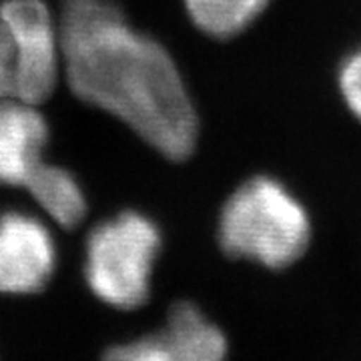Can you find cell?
Returning a JSON list of instances; mask_svg holds the SVG:
<instances>
[{"label": "cell", "mask_w": 361, "mask_h": 361, "mask_svg": "<svg viewBox=\"0 0 361 361\" xmlns=\"http://www.w3.org/2000/svg\"><path fill=\"white\" fill-rule=\"evenodd\" d=\"M59 30L63 77L80 101L116 116L171 161L193 153L197 109L161 42L130 26L113 0H65Z\"/></svg>", "instance_id": "obj_1"}, {"label": "cell", "mask_w": 361, "mask_h": 361, "mask_svg": "<svg viewBox=\"0 0 361 361\" xmlns=\"http://www.w3.org/2000/svg\"><path fill=\"white\" fill-rule=\"evenodd\" d=\"M219 245L233 259L283 269L305 253L311 219L283 183L259 175L237 187L219 215Z\"/></svg>", "instance_id": "obj_2"}, {"label": "cell", "mask_w": 361, "mask_h": 361, "mask_svg": "<svg viewBox=\"0 0 361 361\" xmlns=\"http://www.w3.org/2000/svg\"><path fill=\"white\" fill-rule=\"evenodd\" d=\"M161 243L155 221L139 211H121L99 223L85 245V279L92 295L121 311L142 307Z\"/></svg>", "instance_id": "obj_3"}, {"label": "cell", "mask_w": 361, "mask_h": 361, "mask_svg": "<svg viewBox=\"0 0 361 361\" xmlns=\"http://www.w3.org/2000/svg\"><path fill=\"white\" fill-rule=\"evenodd\" d=\"M0 65L13 97L40 104L63 77L59 20L44 0H4L0 4Z\"/></svg>", "instance_id": "obj_4"}, {"label": "cell", "mask_w": 361, "mask_h": 361, "mask_svg": "<svg viewBox=\"0 0 361 361\" xmlns=\"http://www.w3.org/2000/svg\"><path fill=\"white\" fill-rule=\"evenodd\" d=\"M225 334L193 303H175L155 334L106 349L103 361H225Z\"/></svg>", "instance_id": "obj_5"}, {"label": "cell", "mask_w": 361, "mask_h": 361, "mask_svg": "<svg viewBox=\"0 0 361 361\" xmlns=\"http://www.w3.org/2000/svg\"><path fill=\"white\" fill-rule=\"evenodd\" d=\"M56 243L51 229L25 211L0 215V293L32 295L51 283Z\"/></svg>", "instance_id": "obj_6"}, {"label": "cell", "mask_w": 361, "mask_h": 361, "mask_svg": "<svg viewBox=\"0 0 361 361\" xmlns=\"http://www.w3.org/2000/svg\"><path fill=\"white\" fill-rule=\"evenodd\" d=\"M49 123L39 104L16 97L0 99V183L25 187L32 171L44 161Z\"/></svg>", "instance_id": "obj_7"}, {"label": "cell", "mask_w": 361, "mask_h": 361, "mask_svg": "<svg viewBox=\"0 0 361 361\" xmlns=\"http://www.w3.org/2000/svg\"><path fill=\"white\" fill-rule=\"evenodd\" d=\"M39 209L65 229L78 227L89 211V203L78 179L59 165L40 163L25 183Z\"/></svg>", "instance_id": "obj_8"}, {"label": "cell", "mask_w": 361, "mask_h": 361, "mask_svg": "<svg viewBox=\"0 0 361 361\" xmlns=\"http://www.w3.org/2000/svg\"><path fill=\"white\" fill-rule=\"evenodd\" d=\"M269 0H185L193 25L213 39H233L253 25Z\"/></svg>", "instance_id": "obj_9"}, {"label": "cell", "mask_w": 361, "mask_h": 361, "mask_svg": "<svg viewBox=\"0 0 361 361\" xmlns=\"http://www.w3.org/2000/svg\"><path fill=\"white\" fill-rule=\"evenodd\" d=\"M337 85L349 113L361 121V49L351 52L343 61L337 75Z\"/></svg>", "instance_id": "obj_10"}, {"label": "cell", "mask_w": 361, "mask_h": 361, "mask_svg": "<svg viewBox=\"0 0 361 361\" xmlns=\"http://www.w3.org/2000/svg\"><path fill=\"white\" fill-rule=\"evenodd\" d=\"M4 97H13V87H11V77L6 73V68L0 65V99Z\"/></svg>", "instance_id": "obj_11"}]
</instances>
